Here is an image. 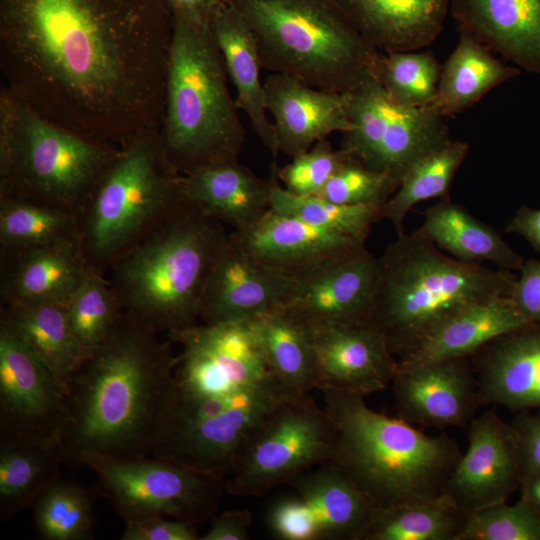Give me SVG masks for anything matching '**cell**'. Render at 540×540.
Returning <instances> with one entry per match:
<instances>
[{"instance_id":"7bdbcfd3","label":"cell","mask_w":540,"mask_h":540,"mask_svg":"<svg viewBox=\"0 0 540 540\" xmlns=\"http://www.w3.org/2000/svg\"><path fill=\"white\" fill-rule=\"evenodd\" d=\"M458 540H540V512L522 496L470 512Z\"/></svg>"},{"instance_id":"30bf717a","label":"cell","mask_w":540,"mask_h":540,"mask_svg":"<svg viewBox=\"0 0 540 540\" xmlns=\"http://www.w3.org/2000/svg\"><path fill=\"white\" fill-rule=\"evenodd\" d=\"M336 430L325 408L308 394L291 396L252 430L225 478L230 495L262 497L279 485L329 462Z\"/></svg>"},{"instance_id":"e0dca14e","label":"cell","mask_w":540,"mask_h":540,"mask_svg":"<svg viewBox=\"0 0 540 540\" xmlns=\"http://www.w3.org/2000/svg\"><path fill=\"white\" fill-rule=\"evenodd\" d=\"M316 362V389L367 396L392 383L397 359L369 323L308 325Z\"/></svg>"},{"instance_id":"8d00e7d4","label":"cell","mask_w":540,"mask_h":540,"mask_svg":"<svg viewBox=\"0 0 540 540\" xmlns=\"http://www.w3.org/2000/svg\"><path fill=\"white\" fill-rule=\"evenodd\" d=\"M468 151L466 142L450 139L407 170L396 191L382 206V218L394 226L397 235L404 233V219L416 204L433 198H448L453 178Z\"/></svg>"},{"instance_id":"6da1fadb","label":"cell","mask_w":540,"mask_h":540,"mask_svg":"<svg viewBox=\"0 0 540 540\" xmlns=\"http://www.w3.org/2000/svg\"><path fill=\"white\" fill-rule=\"evenodd\" d=\"M173 22L167 0H0L1 85L122 149L161 129Z\"/></svg>"},{"instance_id":"816d5d0a","label":"cell","mask_w":540,"mask_h":540,"mask_svg":"<svg viewBox=\"0 0 540 540\" xmlns=\"http://www.w3.org/2000/svg\"><path fill=\"white\" fill-rule=\"evenodd\" d=\"M505 232L520 235L540 253V208H519L507 224Z\"/></svg>"},{"instance_id":"52a82bcc","label":"cell","mask_w":540,"mask_h":540,"mask_svg":"<svg viewBox=\"0 0 540 540\" xmlns=\"http://www.w3.org/2000/svg\"><path fill=\"white\" fill-rule=\"evenodd\" d=\"M173 18L160 138L173 167L188 175L238 161L245 131L209 26Z\"/></svg>"},{"instance_id":"ab89813d","label":"cell","mask_w":540,"mask_h":540,"mask_svg":"<svg viewBox=\"0 0 540 540\" xmlns=\"http://www.w3.org/2000/svg\"><path fill=\"white\" fill-rule=\"evenodd\" d=\"M34 520L47 540H87L94 523L93 493L61 481L53 483L34 503Z\"/></svg>"},{"instance_id":"f35d334b","label":"cell","mask_w":540,"mask_h":540,"mask_svg":"<svg viewBox=\"0 0 540 540\" xmlns=\"http://www.w3.org/2000/svg\"><path fill=\"white\" fill-rule=\"evenodd\" d=\"M270 179V209L310 224L366 242L372 225L383 219L382 203L339 204L316 195L302 196L288 191L275 170Z\"/></svg>"},{"instance_id":"83f0119b","label":"cell","mask_w":540,"mask_h":540,"mask_svg":"<svg viewBox=\"0 0 540 540\" xmlns=\"http://www.w3.org/2000/svg\"><path fill=\"white\" fill-rule=\"evenodd\" d=\"M209 29L236 90L238 109L246 114L260 141L276 158L279 151L275 129L267 117L264 82L261 80L264 68L252 31L240 13L224 0L215 8Z\"/></svg>"},{"instance_id":"7402d4cb","label":"cell","mask_w":540,"mask_h":540,"mask_svg":"<svg viewBox=\"0 0 540 540\" xmlns=\"http://www.w3.org/2000/svg\"><path fill=\"white\" fill-rule=\"evenodd\" d=\"M264 91L281 153L294 157L330 134L352 128L345 94L318 89L280 73L267 76Z\"/></svg>"},{"instance_id":"74e56055","label":"cell","mask_w":540,"mask_h":540,"mask_svg":"<svg viewBox=\"0 0 540 540\" xmlns=\"http://www.w3.org/2000/svg\"><path fill=\"white\" fill-rule=\"evenodd\" d=\"M77 214L29 199L0 195V252L77 241Z\"/></svg>"},{"instance_id":"7a4b0ae2","label":"cell","mask_w":540,"mask_h":540,"mask_svg":"<svg viewBox=\"0 0 540 540\" xmlns=\"http://www.w3.org/2000/svg\"><path fill=\"white\" fill-rule=\"evenodd\" d=\"M123 311L72 374L59 439L64 463L92 456H150L176 399L174 342Z\"/></svg>"},{"instance_id":"d6986e66","label":"cell","mask_w":540,"mask_h":540,"mask_svg":"<svg viewBox=\"0 0 540 540\" xmlns=\"http://www.w3.org/2000/svg\"><path fill=\"white\" fill-rule=\"evenodd\" d=\"M391 384L397 416L414 426H464L480 405L468 358L398 362Z\"/></svg>"},{"instance_id":"f6af8a7d","label":"cell","mask_w":540,"mask_h":540,"mask_svg":"<svg viewBox=\"0 0 540 540\" xmlns=\"http://www.w3.org/2000/svg\"><path fill=\"white\" fill-rule=\"evenodd\" d=\"M348 158L342 149L334 150L324 139L294 156L286 166L276 168L275 172L285 189L297 195L311 196L325 186Z\"/></svg>"},{"instance_id":"4dcf8cb0","label":"cell","mask_w":540,"mask_h":540,"mask_svg":"<svg viewBox=\"0 0 540 540\" xmlns=\"http://www.w3.org/2000/svg\"><path fill=\"white\" fill-rule=\"evenodd\" d=\"M413 232L463 262L487 261L511 271L519 270L525 260L495 229L449 198L429 207Z\"/></svg>"},{"instance_id":"5bb4252c","label":"cell","mask_w":540,"mask_h":540,"mask_svg":"<svg viewBox=\"0 0 540 540\" xmlns=\"http://www.w3.org/2000/svg\"><path fill=\"white\" fill-rule=\"evenodd\" d=\"M181 345L176 397L231 396L272 377L253 320L197 324L166 334Z\"/></svg>"},{"instance_id":"4fadbf2b","label":"cell","mask_w":540,"mask_h":540,"mask_svg":"<svg viewBox=\"0 0 540 540\" xmlns=\"http://www.w3.org/2000/svg\"><path fill=\"white\" fill-rule=\"evenodd\" d=\"M291 396L297 395L272 376L254 388L223 398L213 413L173 404L151 456L226 478L252 430Z\"/></svg>"},{"instance_id":"681fc988","label":"cell","mask_w":540,"mask_h":540,"mask_svg":"<svg viewBox=\"0 0 540 540\" xmlns=\"http://www.w3.org/2000/svg\"><path fill=\"white\" fill-rule=\"evenodd\" d=\"M208 531L200 540H246L252 525V515L247 509L225 511L214 515Z\"/></svg>"},{"instance_id":"e575fe53","label":"cell","mask_w":540,"mask_h":540,"mask_svg":"<svg viewBox=\"0 0 540 540\" xmlns=\"http://www.w3.org/2000/svg\"><path fill=\"white\" fill-rule=\"evenodd\" d=\"M253 322L271 375L294 395L316 389L315 353L308 325L282 308Z\"/></svg>"},{"instance_id":"ac0fdd59","label":"cell","mask_w":540,"mask_h":540,"mask_svg":"<svg viewBox=\"0 0 540 540\" xmlns=\"http://www.w3.org/2000/svg\"><path fill=\"white\" fill-rule=\"evenodd\" d=\"M293 283L247 253L229 233L204 286L199 319L207 324L256 319L281 308Z\"/></svg>"},{"instance_id":"277c9868","label":"cell","mask_w":540,"mask_h":540,"mask_svg":"<svg viewBox=\"0 0 540 540\" xmlns=\"http://www.w3.org/2000/svg\"><path fill=\"white\" fill-rule=\"evenodd\" d=\"M229 234L188 198L109 268L121 309L166 334L198 324L208 275Z\"/></svg>"},{"instance_id":"d6a6232c","label":"cell","mask_w":540,"mask_h":540,"mask_svg":"<svg viewBox=\"0 0 540 540\" xmlns=\"http://www.w3.org/2000/svg\"><path fill=\"white\" fill-rule=\"evenodd\" d=\"M457 46L441 66L437 93L430 104L442 117L460 113L496 86L520 74L491 53V49L470 33L459 30Z\"/></svg>"},{"instance_id":"f546056e","label":"cell","mask_w":540,"mask_h":540,"mask_svg":"<svg viewBox=\"0 0 540 540\" xmlns=\"http://www.w3.org/2000/svg\"><path fill=\"white\" fill-rule=\"evenodd\" d=\"M186 197L234 230L256 223L270 209L271 179H262L239 161L183 175Z\"/></svg>"},{"instance_id":"9a60e30c","label":"cell","mask_w":540,"mask_h":540,"mask_svg":"<svg viewBox=\"0 0 540 540\" xmlns=\"http://www.w3.org/2000/svg\"><path fill=\"white\" fill-rule=\"evenodd\" d=\"M65 394L48 366L0 325V436L58 444Z\"/></svg>"},{"instance_id":"bcb514c9","label":"cell","mask_w":540,"mask_h":540,"mask_svg":"<svg viewBox=\"0 0 540 540\" xmlns=\"http://www.w3.org/2000/svg\"><path fill=\"white\" fill-rule=\"evenodd\" d=\"M124 523L123 540H200L196 524L188 521L148 516Z\"/></svg>"},{"instance_id":"c3c4849f","label":"cell","mask_w":540,"mask_h":540,"mask_svg":"<svg viewBox=\"0 0 540 540\" xmlns=\"http://www.w3.org/2000/svg\"><path fill=\"white\" fill-rule=\"evenodd\" d=\"M519 270L510 298L527 321L540 326V261L524 260Z\"/></svg>"},{"instance_id":"5b68a950","label":"cell","mask_w":540,"mask_h":540,"mask_svg":"<svg viewBox=\"0 0 540 540\" xmlns=\"http://www.w3.org/2000/svg\"><path fill=\"white\" fill-rule=\"evenodd\" d=\"M516 277L444 254L415 232L402 233L377 257L369 324L396 359L464 306L511 294Z\"/></svg>"},{"instance_id":"f1b7e54d","label":"cell","mask_w":540,"mask_h":540,"mask_svg":"<svg viewBox=\"0 0 540 540\" xmlns=\"http://www.w3.org/2000/svg\"><path fill=\"white\" fill-rule=\"evenodd\" d=\"M531 325L508 296L470 303L399 357L404 364L470 358L491 341Z\"/></svg>"},{"instance_id":"f5cc1de1","label":"cell","mask_w":540,"mask_h":540,"mask_svg":"<svg viewBox=\"0 0 540 540\" xmlns=\"http://www.w3.org/2000/svg\"><path fill=\"white\" fill-rule=\"evenodd\" d=\"M521 496L526 498L540 512V474L520 488Z\"/></svg>"},{"instance_id":"60d3db41","label":"cell","mask_w":540,"mask_h":540,"mask_svg":"<svg viewBox=\"0 0 540 540\" xmlns=\"http://www.w3.org/2000/svg\"><path fill=\"white\" fill-rule=\"evenodd\" d=\"M441 65L429 51L383 53L378 79L388 97L412 107H428L434 100Z\"/></svg>"},{"instance_id":"7c38bea8","label":"cell","mask_w":540,"mask_h":540,"mask_svg":"<svg viewBox=\"0 0 540 540\" xmlns=\"http://www.w3.org/2000/svg\"><path fill=\"white\" fill-rule=\"evenodd\" d=\"M345 97L352 128L342 133L340 149L366 168L389 175L397 185L416 161L450 140L444 117L429 106L391 100L378 76Z\"/></svg>"},{"instance_id":"2e32d148","label":"cell","mask_w":540,"mask_h":540,"mask_svg":"<svg viewBox=\"0 0 540 540\" xmlns=\"http://www.w3.org/2000/svg\"><path fill=\"white\" fill-rule=\"evenodd\" d=\"M515 432L493 411L470 421L468 446L453 469L443 494L474 512L506 502L520 488Z\"/></svg>"},{"instance_id":"cb8c5ba5","label":"cell","mask_w":540,"mask_h":540,"mask_svg":"<svg viewBox=\"0 0 540 540\" xmlns=\"http://www.w3.org/2000/svg\"><path fill=\"white\" fill-rule=\"evenodd\" d=\"M471 357L480 405L518 412L540 408L539 325L507 333Z\"/></svg>"},{"instance_id":"d4e9b609","label":"cell","mask_w":540,"mask_h":540,"mask_svg":"<svg viewBox=\"0 0 540 540\" xmlns=\"http://www.w3.org/2000/svg\"><path fill=\"white\" fill-rule=\"evenodd\" d=\"M450 11L459 30L540 74V0H451Z\"/></svg>"},{"instance_id":"3957f363","label":"cell","mask_w":540,"mask_h":540,"mask_svg":"<svg viewBox=\"0 0 540 540\" xmlns=\"http://www.w3.org/2000/svg\"><path fill=\"white\" fill-rule=\"evenodd\" d=\"M336 430L335 465L380 508L436 498L462 453L446 434L429 436L372 410L363 396L321 390Z\"/></svg>"},{"instance_id":"ee69618b","label":"cell","mask_w":540,"mask_h":540,"mask_svg":"<svg viewBox=\"0 0 540 540\" xmlns=\"http://www.w3.org/2000/svg\"><path fill=\"white\" fill-rule=\"evenodd\" d=\"M397 187L389 175L368 169L349 156L316 196L347 205L384 204Z\"/></svg>"},{"instance_id":"f907efd6","label":"cell","mask_w":540,"mask_h":540,"mask_svg":"<svg viewBox=\"0 0 540 540\" xmlns=\"http://www.w3.org/2000/svg\"><path fill=\"white\" fill-rule=\"evenodd\" d=\"M222 0H167L173 16L197 27L209 26L210 18Z\"/></svg>"},{"instance_id":"9c48e42d","label":"cell","mask_w":540,"mask_h":540,"mask_svg":"<svg viewBox=\"0 0 540 540\" xmlns=\"http://www.w3.org/2000/svg\"><path fill=\"white\" fill-rule=\"evenodd\" d=\"M121 149L45 119L0 89V195L78 213Z\"/></svg>"},{"instance_id":"8992f818","label":"cell","mask_w":540,"mask_h":540,"mask_svg":"<svg viewBox=\"0 0 540 540\" xmlns=\"http://www.w3.org/2000/svg\"><path fill=\"white\" fill-rule=\"evenodd\" d=\"M243 17L264 69L345 94L378 76L382 52L337 0H224Z\"/></svg>"},{"instance_id":"484cf974","label":"cell","mask_w":540,"mask_h":540,"mask_svg":"<svg viewBox=\"0 0 540 540\" xmlns=\"http://www.w3.org/2000/svg\"><path fill=\"white\" fill-rule=\"evenodd\" d=\"M361 36L382 53L420 50L441 33L449 0H337Z\"/></svg>"},{"instance_id":"ba28073f","label":"cell","mask_w":540,"mask_h":540,"mask_svg":"<svg viewBox=\"0 0 540 540\" xmlns=\"http://www.w3.org/2000/svg\"><path fill=\"white\" fill-rule=\"evenodd\" d=\"M187 199L183 175L168 160L160 130L122 148L77 213V242L92 271L105 275Z\"/></svg>"},{"instance_id":"7dc6e473","label":"cell","mask_w":540,"mask_h":540,"mask_svg":"<svg viewBox=\"0 0 540 540\" xmlns=\"http://www.w3.org/2000/svg\"><path fill=\"white\" fill-rule=\"evenodd\" d=\"M517 443L520 488L540 474V414H521L511 424Z\"/></svg>"},{"instance_id":"d590c367","label":"cell","mask_w":540,"mask_h":540,"mask_svg":"<svg viewBox=\"0 0 540 540\" xmlns=\"http://www.w3.org/2000/svg\"><path fill=\"white\" fill-rule=\"evenodd\" d=\"M469 514L445 494L377 507L360 540H458Z\"/></svg>"},{"instance_id":"4316f807","label":"cell","mask_w":540,"mask_h":540,"mask_svg":"<svg viewBox=\"0 0 540 540\" xmlns=\"http://www.w3.org/2000/svg\"><path fill=\"white\" fill-rule=\"evenodd\" d=\"M309 517L316 540H360L377 506L329 461L288 483Z\"/></svg>"},{"instance_id":"836d02e7","label":"cell","mask_w":540,"mask_h":540,"mask_svg":"<svg viewBox=\"0 0 540 540\" xmlns=\"http://www.w3.org/2000/svg\"><path fill=\"white\" fill-rule=\"evenodd\" d=\"M64 459L58 444L0 436V518L9 520L38 498L60 476Z\"/></svg>"},{"instance_id":"1f68e13d","label":"cell","mask_w":540,"mask_h":540,"mask_svg":"<svg viewBox=\"0 0 540 540\" xmlns=\"http://www.w3.org/2000/svg\"><path fill=\"white\" fill-rule=\"evenodd\" d=\"M0 325L29 346L61 388L89 354L74 335L66 306L52 303L1 305Z\"/></svg>"},{"instance_id":"b9f144b4","label":"cell","mask_w":540,"mask_h":540,"mask_svg":"<svg viewBox=\"0 0 540 540\" xmlns=\"http://www.w3.org/2000/svg\"><path fill=\"white\" fill-rule=\"evenodd\" d=\"M66 312L74 335L91 351L107 338L123 310L110 281L91 271L66 305Z\"/></svg>"},{"instance_id":"603a6c76","label":"cell","mask_w":540,"mask_h":540,"mask_svg":"<svg viewBox=\"0 0 540 540\" xmlns=\"http://www.w3.org/2000/svg\"><path fill=\"white\" fill-rule=\"evenodd\" d=\"M91 271L76 240L0 252L1 305L66 306Z\"/></svg>"},{"instance_id":"ffe728a7","label":"cell","mask_w":540,"mask_h":540,"mask_svg":"<svg viewBox=\"0 0 540 540\" xmlns=\"http://www.w3.org/2000/svg\"><path fill=\"white\" fill-rule=\"evenodd\" d=\"M377 257L366 248L294 279L281 307L306 325L369 323Z\"/></svg>"},{"instance_id":"44dd1931","label":"cell","mask_w":540,"mask_h":540,"mask_svg":"<svg viewBox=\"0 0 540 540\" xmlns=\"http://www.w3.org/2000/svg\"><path fill=\"white\" fill-rule=\"evenodd\" d=\"M230 237L251 256L293 279L366 248L365 242L272 209Z\"/></svg>"},{"instance_id":"8fae6325","label":"cell","mask_w":540,"mask_h":540,"mask_svg":"<svg viewBox=\"0 0 540 540\" xmlns=\"http://www.w3.org/2000/svg\"><path fill=\"white\" fill-rule=\"evenodd\" d=\"M96 475V494L123 521L163 516L194 524L217 512L225 478L153 456H92L83 461Z\"/></svg>"}]
</instances>
